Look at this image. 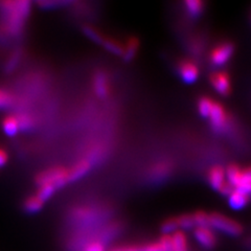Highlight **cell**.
Returning a JSON list of instances; mask_svg holds the SVG:
<instances>
[{"label":"cell","instance_id":"obj_1","mask_svg":"<svg viewBox=\"0 0 251 251\" xmlns=\"http://www.w3.org/2000/svg\"><path fill=\"white\" fill-rule=\"evenodd\" d=\"M0 9L5 16L6 30L11 35H19L27 18L30 11V2L23 0V1H1Z\"/></svg>","mask_w":251,"mask_h":251},{"label":"cell","instance_id":"obj_2","mask_svg":"<svg viewBox=\"0 0 251 251\" xmlns=\"http://www.w3.org/2000/svg\"><path fill=\"white\" fill-rule=\"evenodd\" d=\"M35 182L38 186L43 184H52L57 188H60L69 182L68 170L63 167H54L44 170L36 176Z\"/></svg>","mask_w":251,"mask_h":251},{"label":"cell","instance_id":"obj_3","mask_svg":"<svg viewBox=\"0 0 251 251\" xmlns=\"http://www.w3.org/2000/svg\"><path fill=\"white\" fill-rule=\"evenodd\" d=\"M209 226L232 237H238L243 231V227L240 223L217 213L209 215Z\"/></svg>","mask_w":251,"mask_h":251},{"label":"cell","instance_id":"obj_4","mask_svg":"<svg viewBox=\"0 0 251 251\" xmlns=\"http://www.w3.org/2000/svg\"><path fill=\"white\" fill-rule=\"evenodd\" d=\"M195 239L205 249H213L217 245V238L209 227H196L194 229Z\"/></svg>","mask_w":251,"mask_h":251},{"label":"cell","instance_id":"obj_5","mask_svg":"<svg viewBox=\"0 0 251 251\" xmlns=\"http://www.w3.org/2000/svg\"><path fill=\"white\" fill-rule=\"evenodd\" d=\"M233 52V46L230 43L220 44L211 52V63L215 66H222L228 61Z\"/></svg>","mask_w":251,"mask_h":251},{"label":"cell","instance_id":"obj_6","mask_svg":"<svg viewBox=\"0 0 251 251\" xmlns=\"http://www.w3.org/2000/svg\"><path fill=\"white\" fill-rule=\"evenodd\" d=\"M178 73L181 76L183 82L187 84H192L197 81L199 75V70L193 62L191 61H181L178 65Z\"/></svg>","mask_w":251,"mask_h":251},{"label":"cell","instance_id":"obj_7","mask_svg":"<svg viewBox=\"0 0 251 251\" xmlns=\"http://www.w3.org/2000/svg\"><path fill=\"white\" fill-rule=\"evenodd\" d=\"M209 119H210V124H211V127L216 131V132H221L225 129V126H226V114L223 107L214 103L213 109H211V112L209 115Z\"/></svg>","mask_w":251,"mask_h":251},{"label":"cell","instance_id":"obj_8","mask_svg":"<svg viewBox=\"0 0 251 251\" xmlns=\"http://www.w3.org/2000/svg\"><path fill=\"white\" fill-rule=\"evenodd\" d=\"M211 84L215 87V89L222 96H226L230 91V82L229 77L225 73H217L214 74L210 77Z\"/></svg>","mask_w":251,"mask_h":251},{"label":"cell","instance_id":"obj_9","mask_svg":"<svg viewBox=\"0 0 251 251\" xmlns=\"http://www.w3.org/2000/svg\"><path fill=\"white\" fill-rule=\"evenodd\" d=\"M91 169V162L88 159H81L77 161L73 169L68 170V181L73 182L85 176Z\"/></svg>","mask_w":251,"mask_h":251},{"label":"cell","instance_id":"obj_10","mask_svg":"<svg viewBox=\"0 0 251 251\" xmlns=\"http://www.w3.org/2000/svg\"><path fill=\"white\" fill-rule=\"evenodd\" d=\"M93 89L99 98H106L109 91V80L105 74L99 73L94 75L93 78Z\"/></svg>","mask_w":251,"mask_h":251},{"label":"cell","instance_id":"obj_11","mask_svg":"<svg viewBox=\"0 0 251 251\" xmlns=\"http://www.w3.org/2000/svg\"><path fill=\"white\" fill-rule=\"evenodd\" d=\"M170 251H188L186 235L180 230L171 234Z\"/></svg>","mask_w":251,"mask_h":251},{"label":"cell","instance_id":"obj_12","mask_svg":"<svg viewBox=\"0 0 251 251\" xmlns=\"http://www.w3.org/2000/svg\"><path fill=\"white\" fill-rule=\"evenodd\" d=\"M139 40L136 37H130L126 44L124 45V53L123 58L126 62H130L134 57L139 50Z\"/></svg>","mask_w":251,"mask_h":251},{"label":"cell","instance_id":"obj_13","mask_svg":"<svg viewBox=\"0 0 251 251\" xmlns=\"http://www.w3.org/2000/svg\"><path fill=\"white\" fill-rule=\"evenodd\" d=\"M224 178H225V171L221 167H215L209 172V184L215 190L219 191L221 186L224 184Z\"/></svg>","mask_w":251,"mask_h":251},{"label":"cell","instance_id":"obj_14","mask_svg":"<svg viewBox=\"0 0 251 251\" xmlns=\"http://www.w3.org/2000/svg\"><path fill=\"white\" fill-rule=\"evenodd\" d=\"M43 205H44V202L39 199L36 196H29V197H27L25 201V203H23V208H25V210L26 211L27 214H37L40 211L42 208H43Z\"/></svg>","mask_w":251,"mask_h":251},{"label":"cell","instance_id":"obj_15","mask_svg":"<svg viewBox=\"0 0 251 251\" xmlns=\"http://www.w3.org/2000/svg\"><path fill=\"white\" fill-rule=\"evenodd\" d=\"M249 198L248 195L243 194L240 191L234 190L233 193L229 196V205L233 209H241L243 207L246 206V204L248 203Z\"/></svg>","mask_w":251,"mask_h":251},{"label":"cell","instance_id":"obj_16","mask_svg":"<svg viewBox=\"0 0 251 251\" xmlns=\"http://www.w3.org/2000/svg\"><path fill=\"white\" fill-rule=\"evenodd\" d=\"M2 130L6 135L13 136L17 134V132L20 130L19 123L17 116L15 115H9L2 121Z\"/></svg>","mask_w":251,"mask_h":251},{"label":"cell","instance_id":"obj_17","mask_svg":"<svg viewBox=\"0 0 251 251\" xmlns=\"http://www.w3.org/2000/svg\"><path fill=\"white\" fill-rule=\"evenodd\" d=\"M101 46H103L104 49H106L108 51L117 54V56H123L124 53V45L115 38L105 36V39L103 43H101Z\"/></svg>","mask_w":251,"mask_h":251},{"label":"cell","instance_id":"obj_18","mask_svg":"<svg viewBox=\"0 0 251 251\" xmlns=\"http://www.w3.org/2000/svg\"><path fill=\"white\" fill-rule=\"evenodd\" d=\"M235 190L246 195L251 194V168L242 172L239 184L235 187Z\"/></svg>","mask_w":251,"mask_h":251},{"label":"cell","instance_id":"obj_19","mask_svg":"<svg viewBox=\"0 0 251 251\" xmlns=\"http://www.w3.org/2000/svg\"><path fill=\"white\" fill-rule=\"evenodd\" d=\"M82 29H83V33L86 36H87L90 39V40H92L93 42H97V43H99L100 45H101V43H103L106 35H104L97 27H94V26L89 25H83Z\"/></svg>","mask_w":251,"mask_h":251},{"label":"cell","instance_id":"obj_20","mask_svg":"<svg viewBox=\"0 0 251 251\" xmlns=\"http://www.w3.org/2000/svg\"><path fill=\"white\" fill-rule=\"evenodd\" d=\"M56 190H57V187L52 184H43V185L38 187L37 197L39 199H41L43 202H45L50 197H52Z\"/></svg>","mask_w":251,"mask_h":251},{"label":"cell","instance_id":"obj_21","mask_svg":"<svg viewBox=\"0 0 251 251\" xmlns=\"http://www.w3.org/2000/svg\"><path fill=\"white\" fill-rule=\"evenodd\" d=\"M187 13L190 14L192 17H197L203 10V2L199 0H187L184 2Z\"/></svg>","mask_w":251,"mask_h":251},{"label":"cell","instance_id":"obj_22","mask_svg":"<svg viewBox=\"0 0 251 251\" xmlns=\"http://www.w3.org/2000/svg\"><path fill=\"white\" fill-rule=\"evenodd\" d=\"M241 174H242V171L237 166H230L226 171L227 180H228L227 182H229L235 188L239 184Z\"/></svg>","mask_w":251,"mask_h":251},{"label":"cell","instance_id":"obj_23","mask_svg":"<svg viewBox=\"0 0 251 251\" xmlns=\"http://www.w3.org/2000/svg\"><path fill=\"white\" fill-rule=\"evenodd\" d=\"M177 223L179 228L181 229H193L194 227L196 228L194 217L191 214H185L177 217Z\"/></svg>","mask_w":251,"mask_h":251},{"label":"cell","instance_id":"obj_24","mask_svg":"<svg viewBox=\"0 0 251 251\" xmlns=\"http://www.w3.org/2000/svg\"><path fill=\"white\" fill-rule=\"evenodd\" d=\"M17 116L18 123H19V128L21 131H28L34 126V119L33 116L27 114V113H20Z\"/></svg>","mask_w":251,"mask_h":251},{"label":"cell","instance_id":"obj_25","mask_svg":"<svg viewBox=\"0 0 251 251\" xmlns=\"http://www.w3.org/2000/svg\"><path fill=\"white\" fill-rule=\"evenodd\" d=\"M161 232L163 234H168L171 235V233L173 234L174 232L177 231V229L179 228L178 227V223H177V218H170L167 219L166 221H164L161 224Z\"/></svg>","mask_w":251,"mask_h":251},{"label":"cell","instance_id":"obj_26","mask_svg":"<svg viewBox=\"0 0 251 251\" xmlns=\"http://www.w3.org/2000/svg\"><path fill=\"white\" fill-rule=\"evenodd\" d=\"M214 106V101L207 99V98H202L199 103H198V109H199V113L203 117H209L211 109H213Z\"/></svg>","mask_w":251,"mask_h":251},{"label":"cell","instance_id":"obj_27","mask_svg":"<svg viewBox=\"0 0 251 251\" xmlns=\"http://www.w3.org/2000/svg\"><path fill=\"white\" fill-rule=\"evenodd\" d=\"M14 99L11 92L4 88H0V109H6L13 105Z\"/></svg>","mask_w":251,"mask_h":251},{"label":"cell","instance_id":"obj_28","mask_svg":"<svg viewBox=\"0 0 251 251\" xmlns=\"http://www.w3.org/2000/svg\"><path fill=\"white\" fill-rule=\"evenodd\" d=\"M20 58H21V50H16L14 52H12V54L5 64V72L6 73L13 72V70L16 68V66L18 65Z\"/></svg>","mask_w":251,"mask_h":251},{"label":"cell","instance_id":"obj_29","mask_svg":"<svg viewBox=\"0 0 251 251\" xmlns=\"http://www.w3.org/2000/svg\"><path fill=\"white\" fill-rule=\"evenodd\" d=\"M196 227H209V215L204 211H196L193 215Z\"/></svg>","mask_w":251,"mask_h":251},{"label":"cell","instance_id":"obj_30","mask_svg":"<svg viewBox=\"0 0 251 251\" xmlns=\"http://www.w3.org/2000/svg\"><path fill=\"white\" fill-rule=\"evenodd\" d=\"M83 251H105V247L103 245V243L96 241L86 245Z\"/></svg>","mask_w":251,"mask_h":251},{"label":"cell","instance_id":"obj_31","mask_svg":"<svg viewBox=\"0 0 251 251\" xmlns=\"http://www.w3.org/2000/svg\"><path fill=\"white\" fill-rule=\"evenodd\" d=\"M234 190L235 188L229 182H224V184L221 186V188H220L219 191L225 196H230Z\"/></svg>","mask_w":251,"mask_h":251},{"label":"cell","instance_id":"obj_32","mask_svg":"<svg viewBox=\"0 0 251 251\" xmlns=\"http://www.w3.org/2000/svg\"><path fill=\"white\" fill-rule=\"evenodd\" d=\"M67 3H69V2H65V1H40V2H38L39 5L46 7V9H49V7H52V6H57V5H64Z\"/></svg>","mask_w":251,"mask_h":251},{"label":"cell","instance_id":"obj_33","mask_svg":"<svg viewBox=\"0 0 251 251\" xmlns=\"http://www.w3.org/2000/svg\"><path fill=\"white\" fill-rule=\"evenodd\" d=\"M7 159H9V155H7L4 149L0 148V168L4 166V164L7 162Z\"/></svg>","mask_w":251,"mask_h":251}]
</instances>
